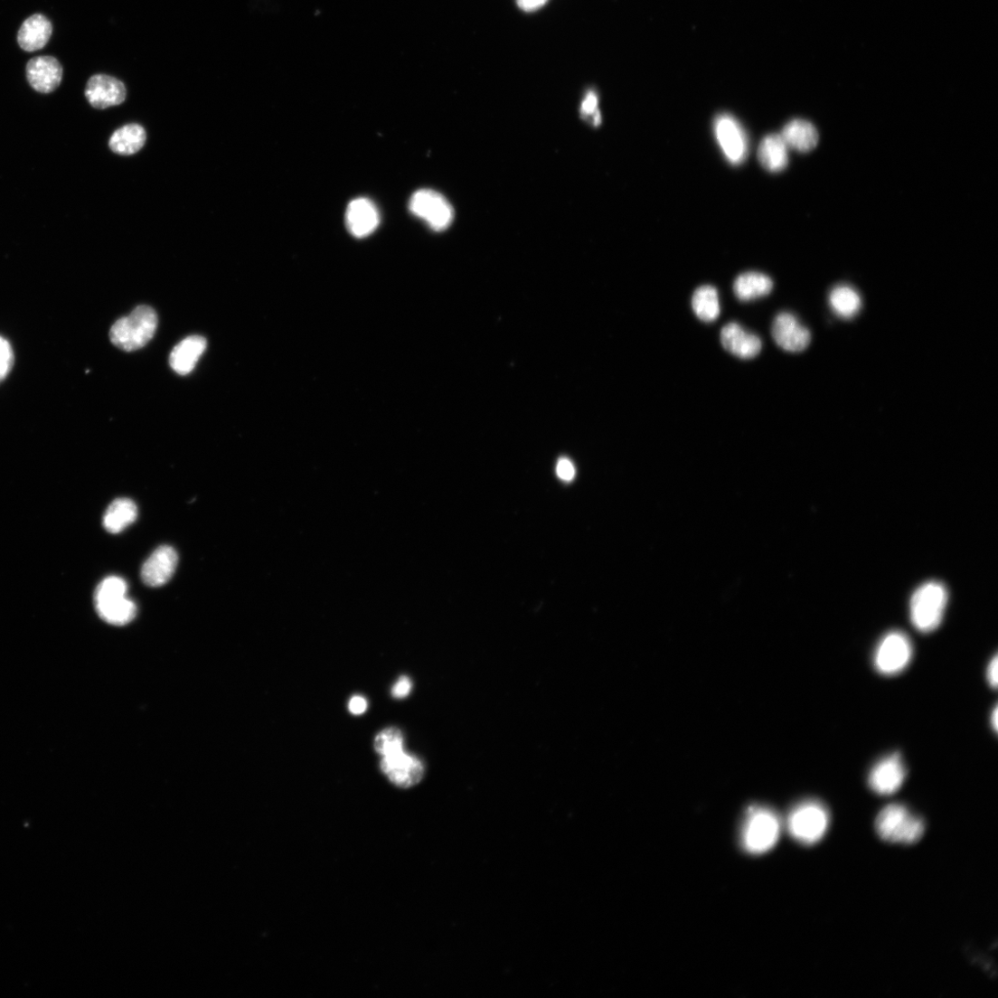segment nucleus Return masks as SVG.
Here are the masks:
<instances>
[{"label": "nucleus", "mask_w": 998, "mask_h": 998, "mask_svg": "<svg viewBox=\"0 0 998 998\" xmlns=\"http://www.w3.org/2000/svg\"><path fill=\"white\" fill-rule=\"evenodd\" d=\"M345 218L349 232L356 238L371 235L381 223L377 205L367 198H357L352 201L347 207Z\"/></svg>", "instance_id": "16"}, {"label": "nucleus", "mask_w": 998, "mask_h": 998, "mask_svg": "<svg viewBox=\"0 0 998 998\" xmlns=\"http://www.w3.org/2000/svg\"><path fill=\"white\" fill-rule=\"evenodd\" d=\"M913 655L912 643L902 632L892 631L879 643L873 653V665L879 673L895 676L904 672Z\"/></svg>", "instance_id": "7"}, {"label": "nucleus", "mask_w": 998, "mask_h": 998, "mask_svg": "<svg viewBox=\"0 0 998 998\" xmlns=\"http://www.w3.org/2000/svg\"><path fill=\"white\" fill-rule=\"evenodd\" d=\"M879 836L885 842L899 844L918 843L924 836L926 824L922 818L912 814L902 805L885 807L876 821Z\"/></svg>", "instance_id": "4"}, {"label": "nucleus", "mask_w": 998, "mask_h": 998, "mask_svg": "<svg viewBox=\"0 0 998 998\" xmlns=\"http://www.w3.org/2000/svg\"><path fill=\"white\" fill-rule=\"evenodd\" d=\"M758 159L764 168L771 173H779L788 164V146L780 134L766 137L758 148Z\"/></svg>", "instance_id": "22"}, {"label": "nucleus", "mask_w": 998, "mask_h": 998, "mask_svg": "<svg viewBox=\"0 0 998 998\" xmlns=\"http://www.w3.org/2000/svg\"><path fill=\"white\" fill-rule=\"evenodd\" d=\"M829 824V811L817 801H807L797 805L789 814L786 823L789 834L805 845L819 843L825 836Z\"/></svg>", "instance_id": "6"}, {"label": "nucleus", "mask_w": 998, "mask_h": 998, "mask_svg": "<svg viewBox=\"0 0 998 998\" xmlns=\"http://www.w3.org/2000/svg\"><path fill=\"white\" fill-rule=\"evenodd\" d=\"M720 342L725 350L741 359L755 358L760 353L763 345L758 336L734 322L723 326Z\"/></svg>", "instance_id": "17"}, {"label": "nucleus", "mask_w": 998, "mask_h": 998, "mask_svg": "<svg viewBox=\"0 0 998 998\" xmlns=\"http://www.w3.org/2000/svg\"><path fill=\"white\" fill-rule=\"evenodd\" d=\"M788 148L806 153L816 147L819 136L810 121L796 118L786 123L780 134Z\"/></svg>", "instance_id": "19"}, {"label": "nucleus", "mask_w": 998, "mask_h": 998, "mask_svg": "<svg viewBox=\"0 0 998 998\" xmlns=\"http://www.w3.org/2000/svg\"><path fill=\"white\" fill-rule=\"evenodd\" d=\"M374 748L382 757L403 751V736L397 728H389L381 731L374 739Z\"/></svg>", "instance_id": "27"}, {"label": "nucleus", "mask_w": 998, "mask_h": 998, "mask_svg": "<svg viewBox=\"0 0 998 998\" xmlns=\"http://www.w3.org/2000/svg\"><path fill=\"white\" fill-rule=\"evenodd\" d=\"M598 99L594 92H590L587 95L586 99L582 102L581 112L586 116H593L596 125H598L601 120L599 111L598 110Z\"/></svg>", "instance_id": "29"}, {"label": "nucleus", "mask_w": 998, "mask_h": 998, "mask_svg": "<svg viewBox=\"0 0 998 998\" xmlns=\"http://www.w3.org/2000/svg\"><path fill=\"white\" fill-rule=\"evenodd\" d=\"M52 24L44 15L34 14L26 19L18 32V44L27 52L46 47L52 34Z\"/></svg>", "instance_id": "18"}, {"label": "nucleus", "mask_w": 998, "mask_h": 998, "mask_svg": "<svg viewBox=\"0 0 998 998\" xmlns=\"http://www.w3.org/2000/svg\"><path fill=\"white\" fill-rule=\"evenodd\" d=\"M128 585L121 577L104 579L95 594L96 609L99 617L114 626H124L137 614L136 603L127 597Z\"/></svg>", "instance_id": "1"}, {"label": "nucleus", "mask_w": 998, "mask_h": 998, "mask_svg": "<svg viewBox=\"0 0 998 998\" xmlns=\"http://www.w3.org/2000/svg\"><path fill=\"white\" fill-rule=\"evenodd\" d=\"M411 682L407 677H401L392 688V695L395 698L402 699L409 695L411 691Z\"/></svg>", "instance_id": "31"}, {"label": "nucleus", "mask_w": 998, "mask_h": 998, "mask_svg": "<svg viewBox=\"0 0 998 998\" xmlns=\"http://www.w3.org/2000/svg\"><path fill=\"white\" fill-rule=\"evenodd\" d=\"M157 324L155 311L150 306H140L130 315L118 319L112 325L110 341L125 352L137 351L153 339Z\"/></svg>", "instance_id": "2"}, {"label": "nucleus", "mask_w": 998, "mask_h": 998, "mask_svg": "<svg viewBox=\"0 0 998 998\" xmlns=\"http://www.w3.org/2000/svg\"><path fill=\"white\" fill-rule=\"evenodd\" d=\"M829 304L841 317H854L861 307V300L857 291L846 285H840L831 290Z\"/></svg>", "instance_id": "26"}, {"label": "nucleus", "mask_w": 998, "mask_h": 998, "mask_svg": "<svg viewBox=\"0 0 998 998\" xmlns=\"http://www.w3.org/2000/svg\"><path fill=\"white\" fill-rule=\"evenodd\" d=\"M63 69L60 61L51 56H41L30 60L26 66V75L30 86L37 92L50 94L61 85Z\"/></svg>", "instance_id": "15"}, {"label": "nucleus", "mask_w": 998, "mask_h": 998, "mask_svg": "<svg viewBox=\"0 0 998 998\" xmlns=\"http://www.w3.org/2000/svg\"><path fill=\"white\" fill-rule=\"evenodd\" d=\"M948 596L938 581H928L915 591L909 603L912 626L923 634L937 630L945 615Z\"/></svg>", "instance_id": "3"}, {"label": "nucleus", "mask_w": 998, "mask_h": 998, "mask_svg": "<svg viewBox=\"0 0 998 998\" xmlns=\"http://www.w3.org/2000/svg\"><path fill=\"white\" fill-rule=\"evenodd\" d=\"M986 680H987L989 685L993 689H995L997 687V683H998V658H997L996 654L993 655V657L990 660V662L987 665Z\"/></svg>", "instance_id": "32"}, {"label": "nucleus", "mask_w": 998, "mask_h": 998, "mask_svg": "<svg viewBox=\"0 0 998 998\" xmlns=\"http://www.w3.org/2000/svg\"><path fill=\"white\" fill-rule=\"evenodd\" d=\"M178 554L170 546L156 549L144 563L141 577L150 588H160L168 582L175 573L178 565Z\"/></svg>", "instance_id": "14"}, {"label": "nucleus", "mask_w": 998, "mask_h": 998, "mask_svg": "<svg viewBox=\"0 0 998 998\" xmlns=\"http://www.w3.org/2000/svg\"><path fill=\"white\" fill-rule=\"evenodd\" d=\"M86 98L98 109L118 106L127 99V88L118 79L108 74L92 76L86 87Z\"/></svg>", "instance_id": "13"}, {"label": "nucleus", "mask_w": 998, "mask_h": 998, "mask_svg": "<svg viewBox=\"0 0 998 998\" xmlns=\"http://www.w3.org/2000/svg\"><path fill=\"white\" fill-rule=\"evenodd\" d=\"M714 130L727 159L732 164L742 163L748 154V141L739 121L731 115L721 114L715 119Z\"/></svg>", "instance_id": "10"}, {"label": "nucleus", "mask_w": 998, "mask_h": 998, "mask_svg": "<svg viewBox=\"0 0 998 998\" xmlns=\"http://www.w3.org/2000/svg\"><path fill=\"white\" fill-rule=\"evenodd\" d=\"M781 831L777 815L765 808H752L748 812L741 831V845L752 854H762L775 847Z\"/></svg>", "instance_id": "5"}, {"label": "nucleus", "mask_w": 998, "mask_h": 998, "mask_svg": "<svg viewBox=\"0 0 998 998\" xmlns=\"http://www.w3.org/2000/svg\"><path fill=\"white\" fill-rule=\"evenodd\" d=\"M381 767L389 779L401 788L419 784L425 774L423 763L404 751L383 757Z\"/></svg>", "instance_id": "12"}, {"label": "nucleus", "mask_w": 998, "mask_h": 998, "mask_svg": "<svg viewBox=\"0 0 998 998\" xmlns=\"http://www.w3.org/2000/svg\"><path fill=\"white\" fill-rule=\"evenodd\" d=\"M991 725L994 731H996L998 725V710L996 706L994 707L993 713L991 714Z\"/></svg>", "instance_id": "35"}, {"label": "nucleus", "mask_w": 998, "mask_h": 998, "mask_svg": "<svg viewBox=\"0 0 998 998\" xmlns=\"http://www.w3.org/2000/svg\"><path fill=\"white\" fill-rule=\"evenodd\" d=\"M907 777L905 764L899 754L888 756L871 769L868 784L873 793L889 796L896 794Z\"/></svg>", "instance_id": "9"}, {"label": "nucleus", "mask_w": 998, "mask_h": 998, "mask_svg": "<svg viewBox=\"0 0 998 998\" xmlns=\"http://www.w3.org/2000/svg\"><path fill=\"white\" fill-rule=\"evenodd\" d=\"M138 516L137 504L129 498H118L107 509L103 525L110 533H118L134 523Z\"/></svg>", "instance_id": "23"}, {"label": "nucleus", "mask_w": 998, "mask_h": 998, "mask_svg": "<svg viewBox=\"0 0 998 998\" xmlns=\"http://www.w3.org/2000/svg\"><path fill=\"white\" fill-rule=\"evenodd\" d=\"M773 286L768 276L759 272H746L735 279L733 290L739 301L748 302L768 296Z\"/></svg>", "instance_id": "21"}, {"label": "nucleus", "mask_w": 998, "mask_h": 998, "mask_svg": "<svg viewBox=\"0 0 998 998\" xmlns=\"http://www.w3.org/2000/svg\"><path fill=\"white\" fill-rule=\"evenodd\" d=\"M692 306L703 322H713L720 315L719 293L716 287L706 285L698 287L692 298Z\"/></svg>", "instance_id": "25"}, {"label": "nucleus", "mask_w": 998, "mask_h": 998, "mask_svg": "<svg viewBox=\"0 0 998 998\" xmlns=\"http://www.w3.org/2000/svg\"><path fill=\"white\" fill-rule=\"evenodd\" d=\"M772 336L776 344L790 353L805 351L811 343V333L798 318L790 313H780L772 324Z\"/></svg>", "instance_id": "11"}, {"label": "nucleus", "mask_w": 998, "mask_h": 998, "mask_svg": "<svg viewBox=\"0 0 998 998\" xmlns=\"http://www.w3.org/2000/svg\"><path fill=\"white\" fill-rule=\"evenodd\" d=\"M367 710V701L362 696H353L349 703V711L353 715H362Z\"/></svg>", "instance_id": "33"}, {"label": "nucleus", "mask_w": 998, "mask_h": 998, "mask_svg": "<svg viewBox=\"0 0 998 998\" xmlns=\"http://www.w3.org/2000/svg\"><path fill=\"white\" fill-rule=\"evenodd\" d=\"M146 141V133L139 124H128L117 130L109 140L110 149L121 155L139 152Z\"/></svg>", "instance_id": "24"}, {"label": "nucleus", "mask_w": 998, "mask_h": 998, "mask_svg": "<svg viewBox=\"0 0 998 998\" xmlns=\"http://www.w3.org/2000/svg\"><path fill=\"white\" fill-rule=\"evenodd\" d=\"M14 351L9 342L0 337V381H3L13 368Z\"/></svg>", "instance_id": "28"}, {"label": "nucleus", "mask_w": 998, "mask_h": 998, "mask_svg": "<svg viewBox=\"0 0 998 998\" xmlns=\"http://www.w3.org/2000/svg\"><path fill=\"white\" fill-rule=\"evenodd\" d=\"M205 350L206 340L204 338L201 336L188 337L174 349L170 356V364L180 376H187L194 369Z\"/></svg>", "instance_id": "20"}, {"label": "nucleus", "mask_w": 998, "mask_h": 998, "mask_svg": "<svg viewBox=\"0 0 998 998\" xmlns=\"http://www.w3.org/2000/svg\"><path fill=\"white\" fill-rule=\"evenodd\" d=\"M548 0H517L518 5L525 12L535 11L546 5Z\"/></svg>", "instance_id": "34"}, {"label": "nucleus", "mask_w": 998, "mask_h": 998, "mask_svg": "<svg viewBox=\"0 0 998 998\" xmlns=\"http://www.w3.org/2000/svg\"><path fill=\"white\" fill-rule=\"evenodd\" d=\"M557 475L563 481H566V482L572 481L573 478L575 477L574 466L572 465V463L570 460L565 459V457H563V459H560L558 463Z\"/></svg>", "instance_id": "30"}, {"label": "nucleus", "mask_w": 998, "mask_h": 998, "mask_svg": "<svg viewBox=\"0 0 998 998\" xmlns=\"http://www.w3.org/2000/svg\"><path fill=\"white\" fill-rule=\"evenodd\" d=\"M409 210L436 231L447 230L454 218L450 202L441 193L430 189L415 192L410 199Z\"/></svg>", "instance_id": "8"}]
</instances>
